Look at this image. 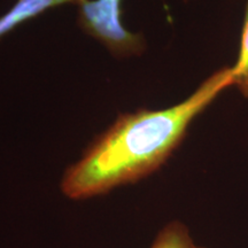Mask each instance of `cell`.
Segmentation results:
<instances>
[{
    "label": "cell",
    "instance_id": "cell-1",
    "mask_svg": "<svg viewBox=\"0 0 248 248\" xmlns=\"http://www.w3.org/2000/svg\"><path fill=\"white\" fill-rule=\"evenodd\" d=\"M230 86L231 67L223 68L175 106L121 115L66 170L62 193L73 200L89 199L156 171L181 144L192 121Z\"/></svg>",
    "mask_w": 248,
    "mask_h": 248
},
{
    "label": "cell",
    "instance_id": "cell-2",
    "mask_svg": "<svg viewBox=\"0 0 248 248\" xmlns=\"http://www.w3.org/2000/svg\"><path fill=\"white\" fill-rule=\"evenodd\" d=\"M122 0H82L78 2V24L117 57L140 54L144 37L130 32L121 21Z\"/></svg>",
    "mask_w": 248,
    "mask_h": 248
},
{
    "label": "cell",
    "instance_id": "cell-3",
    "mask_svg": "<svg viewBox=\"0 0 248 248\" xmlns=\"http://www.w3.org/2000/svg\"><path fill=\"white\" fill-rule=\"evenodd\" d=\"M80 1L82 0H17L13 7L0 16V37L49 8Z\"/></svg>",
    "mask_w": 248,
    "mask_h": 248
},
{
    "label": "cell",
    "instance_id": "cell-4",
    "mask_svg": "<svg viewBox=\"0 0 248 248\" xmlns=\"http://www.w3.org/2000/svg\"><path fill=\"white\" fill-rule=\"evenodd\" d=\"M151 248H204L194 243L187 226L172 221L163 226L156 234Z\"/></svg>",
    "mask_w": 248,
    "mask_h": 248
},
{
    "label": "cell",
    "instance_id": "cell-5",
    "mask_svg": "<svg viewBox=\"0 0 248 248\" xmlns=\"http://www.w3.org/2000/svg\"><path fill=\"white\" fill-rule=\"evenodd\" d=\"M232 70V86H237L241 94L248 98V2L241 35L240 51Z\"/></svg>",
    "mask_w": 248,
    "mask_h": 248
}]
</instances>
